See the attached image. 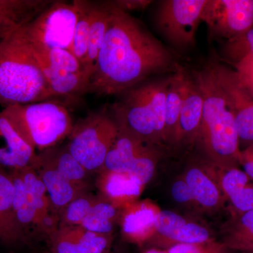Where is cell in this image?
I'll list each match as a JSON object with an SVG mask.
<instances>
[{"mask_svg":"<svg viewBox=\"0 0 253 253\" xmlns=\"http://www.w3.org/2000/svg\"><path fill=\"white\" fill-rule=\"evenodd\" d=\"M224 54L226 59L234 64L248 56H253V28L247 33L227 41Z\"/></svg>","mask_w":253,"mask_h":253,"instance_id":"32","label":"cell"},{"mask_svg":"<svg viewBox=\"0 0 253 253\" xmlns=\"http://www.w3.org/2000/svg\"><path fill=\"white\" fill-rule=\"evenodd\" d=\"M36 155L0 111V166L8 171L28 167Z\"/></svg>","mask_w":253,"mask_h":253,"instance_id":"18","label":"cell"},{"mask_svg":"<svg viewBox=\"0 0 253 253\" xmlns=\"http://www.w3.org/2000/svg\"><path fill=\"white\" fill-rule=\"evenodd\" d=\"M172 196L176 202L183 205L196 204L189 186L184 179H179L172 184Z\"/></svg>","mask_w":253,"mask_h":253,"instance_id":"35","label":"cell"},{"mask_svg":"<svg viewBox=\"0 0 253 253\" xmlns=\"http://www.w3.org/2000/svg\"><path fill=\"white\" fill-rule=\"evenodd\" d=\"M219 84L230 101L239 139L253 141V96L240 81L236 71L212 63Z\"/></svg>","mask_w":253,"mask_h":253,"instance_id":"14","label":"cell"},{"mask_svg":"<svg viewBox=\"0 0 253 253\" xmlns=\"http://www.w3.org/2000/svg\"><path fill=\"white\" fill-rule=\"evenodd\" d=\"M212 241L209 231L197 223L169 211H160L155 224V234L150 249H167L176 244H203Z\"/></svg>","mask_w":253,"mask_h":253,"instance_id":"13","label":"cell"},{"mask_svg":"<svg viewBox=\"0 0 253 253\" xmlns=\"http://www.w3.org/2000/svg\"><path fill=\"white\" fill-rule=\"evenodd\" d=\"M1 111L23 140L40 152L59 145L74 126L70 111L56 100L12 105Z\"/></svg>","mask_w":253,"mask_h":253,"instance_id":"5","label":"cell"},{"mask_svg":"<svg viewBox=\"0 0 253 253\" xmlns=\"http://www.w3.org/2000/svg\"><path fill=\"white\" fill-rule=\"evenodd\" d=\"M54 0H0V42L39 16Z\"/></svg>","mask_w":253,"mask_h":253,"instance_id":"20","label":"cell"},{"mask_svg":"<svg viewBox=\"0 0 253 253\" xmlns=\"http://www.w3.org/2000/svg\"><path fill=\"white\" fill-rule=\"evenodd\" d=\"M239 164L251 179H253V144L241 151Z\"/></svg>","mask_w":253,"mask_h":253,"instance_id":"37","label":"cell"},{"mask_svg":"<svg viewBox=\"0 0 253 253\" xmlns=\"http://www.w3.org/2000/svg\"><path fill=\"white\" fill-rule=\"evenodd\" d=\"M111 16V6L109 1H94L85 66L86 71L91 76H92L96 68L98 56L109 28Z\"/></svg>","mask_w":253,"mask_h":253,"instance_id":"26","label":"cell"},{"mask_svg":"<svg viewBox=\"0 0 253 253\" xmlns=\"http://www.w3.org/2000/svg\"><path fill=\"white\" fill-rule=\"evenodd\" d=\"M31 166L45 186L59 215L71 201L89 191L91 174L73 157L66 144L41 151Z\"/></svg>","mask_w":253,"mask_h":253,"instance_id":"6","label":"cell"},{"mask_svg":"<svg viewBox=\"0 0 253 253\" xmlns=\"http://www.w3.org/2000/svg\"><path fill=\"white\" fill-rule=\"evenodd\" d=\"M184 179L197 206L208 210H214L220 206L222 200L220 186L203 168L192 166L189 168Z\"/></svg>","mask_w":253,"mask_h":253,"instance_id":"25","label":"cell"},{"mask_svg":"<svg viewBox=\"0 0 253 253\" xmlns=\"http://www.w3.org/2000/svg\"><path fill=\"white\" fill-rule=\"evenodd\" d=\"M121 211L97 195V199L80 226L92 232L112 235L115 226L120 221Z\"/></svg>","mask_w":253,"mask_h":253,"instance_id":"27","label":"cell"},{"mask_svg":"<svg viewBox=\"0 0 253 253\" xmlns=\"http://www.w3.org/2000/svg\"><path fill=\"white\" fill-rule=\"evenodd\" d=\"M14 187L9 171L0 166V242L6 245L27 244L28 238L15 219Z\"/></svg>","mask_w":253,"mask_h":253,"instance_id":"21","label":"cell"},{"mask_svg":"<svg viewBox=\"0 0 253 253\" xmlns=\"http://www.w3.org/2000/svg\"><path fill=\"white\" fill-rule=\"evenodd\" d=\"M111 4L117 9L128 13L129 11H142L146 9L152 1L150 0H114Z\"/></svg>","mask_w":253,"mask_h":253,"instance_id":"36","label":"cell"},{"mask_svg":"<svg viewBox=\"0 0 253 253\" xmlns=\"http://www.w3.org/2000/svg\"><path fill=\"white\" fill-rule=\"evenodd\" d=\"M193 74L204 96L202 121L196 139L218 167L236 168L241 151L230 101L216 77L212 63Z\"/></svg>","mask_w":253,"mask_h":253,"instance_id":"2","label":"cell"},{"mask_svg":"<svg viewBox=\"0 0 253 253\" xmlns=\"http://www.w3.org/2000/svg\"><path fill=\"white\" fill-rule=\"evenodd\" d=\"M39 61L53 98L76 96L89 91L91 75L86 71L71 73L57 69Z\"/></svg>","mask_w":253,"mask_h":253,"instance_id":"22","label":"cell"},{"mask_svg":"<svg viewBox=\"0 0 253 253\" xmlns=\"http://www.w3.org/2000/svg\"><path fill=\"white\" fill-rule=\"evenodd\" d=\"M21 28L0 42V104L4 108L52 99L41 63Z\"/></svg>","mask_w":253,"mask_h":253,"instance_id":"3","label":"cell"},{"mask_svg":"<svg viewBox=\"0 0 253 253\" xmlns=\"http://www.w3.org/2000/svg\"><path fill=\"white\" fill-rule=\"evenodd\" d=\"M188 74L184 68L179 66L170 76L165 104V143L167 144H175Z\"/></svg>","mask_w":253,"mask_h":253,"instance_id":"23","label":"cell"},{"mask_svg":"<svg viewBox=\"0 0 253 253\" xmlns=\"http://www.w3.org/2000/svg\"><path fill=\"white\" fill-rule=\"evenodd\" d=\"M14 187L13 209L18 225L28 237L35 231L48 239L59 226L46 187L31 166L9 171Z\"/></svg>","mask_w":253,"mask_h":253,"instance_id":"7","label":"cell"},{"mask_svg":"<svg viewBox=\"0 0 253 253\" xmlns=\"http://www.w3.org/2000/svg\"><path fill=\"white\" fill-rule=\"evenodd\" d=\"M204 96L194 74H188L185 94L178 121L175 144L197 139L202 121Z\"/></svg>","mask_w":253,"mask_h":253,"instance_id":"19","label":"cell"},{"mask_svg":"<svg viewBox=\"0 0 253 253\" xmlns=\"http://www.w3.org/2000/svg\"><path fill=\"white\" fill-rule=\"evenodd\" d=\"M96 199L89 191L73 200L59 212V226L81 225Z\"/></svg>","mask_w":253,"mask_h":253,"instance_id":"31","label":"cell"},{"mask_svg":"<svg viewBox=\"0 0 253 253\" xmlns=\"http://www.w3.org/2000/svg\"><path fill=\"white\" fill-rule=\"evenodd\" d=\"M165 250L167 253H229V251L222 243L212 240L203 244H176Z\"/></svg>","mask_w":253,"mask_h":253,"instance_id":"33","label":"cell"},{"mask_svg":"<svg viewBox=\"0 0 253 253\" xmlns=\"http://www.w3.org/2000/svg\"><path fill=\"white\" fill-rule=\"evenodd\" d=\"M208 0H165L156 15V26L161 34L179 49L191 47L202 22Z\"/></svg>","mask_w":253,"mask_h":253,"instance_id":"11","label":"cell"},{"mask_svg":"<svg viewBox=\"0 0 253 253\" xmlns=\"http://www.w3.org/2000/svg\"><path fill=\"white\" fill-rule=\"evenodd\" d=\"M46 253H110L113 236L98 234L81 226H59L49 238Z\"/></svg>","mask_w":253,"mask_h":253,"instance_id":"15","label":"cell"},{"mask_svg":"<svg viewBox=\"0 0 253 253\" xmlns=\"http://www.w3.org/2000/svg\"><path fill=\"white\" fill-rule=\"evenodd\" d=\"M222 244L229 250L253 253V209L241 213Z\"/></svg>","mask_w":253,"mask_h":253,"instance_id":"29","label":"cell"},{"mask_svg":"<svg viewBox=\"0 0 253 253\" xmlns=\"http://www.w3.org/2000/svg\"><path fill=\"white\" fill-rule=\"evenodd\" d=\"M220 189L241 213L253 209V184L244 170L237 168L224 169Z\"/></svg>","mask_w":253,"mask_h":253,"instance_id":"24","label":"cell"},{"mask_svg":"<svg viewBox=\"0 0 253 253\" xmlns=\"http://www.w3.org/2000/svg\"><path fill=\"white\" fill-rule=\"evenodd\" d=\"M78 16V0H54L44 11L23 26V35L33 49L71 51Z\"/></svg>","mask_w":253,"mask_h":253,"instance_id":"9","label":"cell"},{"mask_svg":"<svg viewBox=\"0 0 253 253\" xmlns=\"http://www.w3.org/2000/svg\"><path fill=\"white\" fill-rule=\"evenodd\" d=\"M109 1L111 19L88 94L121 95L152 75L176 71L180 66L172 53L139 20Z\"/></svg>","mask_w":253,"mask_h":253,"instance_id":"1","label":"cell"},{"mask_svg":"<svg viewBox=\"0 0 253 253\" xmlns=\"http://www.w3.org/2000/svg\"><path fill=\"white\" fill-rule=\"evenodd\" d=\"M170 76L141 83L121 94L111 112L118 128L157 146L165 143V104Z\"/></svg>","mask_w":253,"mask_h":253,"instance_id":"4","label":"cell"},{"mask_svg":"<svg viewBox=\"0 0 253 253\" xmlns=\"http://www.w3.org/2000/svg\"><path fill=\"white\" fill-rule=\"evenodd\" d=\"M95 186L100 198L123 210L136 202L145 185L135 176L128 173L100 170Z\"/></svg>","mask_w":253,"mask_h":253,"instance_id":"16","label":"cell"},{"mask_svg":"<svg viewBox=\"0 0 253 253\" xmlns=\"http://www.w3.org/2000/svg\"><path fill=\"white\" fill-rule=\"evenodd\" d=\"M143 253H167L166 250L158 249H149Z\"/></svg>","mask_w":253,"mask_h":253,"instance_id":"38","label":"cell"},{"mask_svg":"<svg viewBox=\"0 0 253 253\" xmlns=\"http://www.w3.org/2000/svg\"><path fill=\"white\" fill-rule=\"evenodd\" d=\"M33 49L38 60L52 67L71 73H81L83 71L87 72L81 61L70 50H36L33 48Z\"/></svg>","mask_w":253,"mask_h":253,"instance_id":"30","label":"cell"},{"mask_svg":"<svg viewBox=\"0 0 253 253\" xmlns=\"http://www.w3.org/2000/svg\"><path fill=\"white\" fill-rule=\"evenodd\" d=\"M159 152L157 146L118 128V134L101 170L126 172L145 186L154 176Z\"/></svg>","mask_w":253,"mask_h":253,"instance_id":"10","label":"cell"},{"mask_svg":"<svg viewBox=\"0 0 253 253\" xmlns=\"http://www.w3.org/2000/svg\"><path fill=\"white\" fill-rule=\"evenodd\" d=\"M202 22L210 33L227 41L253 28V0H208Z\"/></svg>","mask_w":253,"mask_h":253,"instance_id":"12","label":"cell"},{"mask_svg":"<svg viewBox=\"0 0 253 253\" xmlns=\"http://www.w3.org/2000/svg\"><path fill=\"white\" fill-rule=\"evenodd\" d=\"M240 81L253 96V56H248L235 64Z\"/></svg>","mask_w":253,"mask_h":253,"instance_id":"34","label":"cell"},{"mask_svg":"<svg viewBox=\"0 0 253 253\" xmlns=\"http://www.w3.org/2000/svg\"><path fill=\"white\" fill-rule=\"evenodd\" d=\"M78 20L75 28L71 51L85 68L89 28L92 19L94 1L78 0Z\"/></svg>","mask_w":253,"mask_h":253,"instance_id":"28","label":"cell"},{"mask_svg":"<svg viewBox=\"0 0 253 253\" xmlns=\"http://www.w3.org/2000/svg\"><path fill=\"white\" fill-rule=\"evenodd\" d=\"M118 134L111 110L91 111L74 123L68 136L71 155L88 172H99Z\"/></svg>","mask_w":253,"mask_h":253,"instance_id":"8","label":"cell"},{"mask_svg":"<svg viewBox=\"0 0 253 253\" xmlns=\"http://www.w3.org/2000/svg\"><path fill=\"white\" fill-rule=\"evenodd\" d=\"M116 253L113 252V251H111V253Z\"/></svg>","mask_w":253,"mask_h":253,"instance_id":"40","label":"cell"},{"mask_svg":"<svg viewBox=\"0 0 253 253\" xmlns=\"http://www.w3.org/2000/svg\"><path fill=\"white\" fill-rule=\"evenodd\" d=\"M159 210L149 201L134 202L121 211L120 224L125 240L139 246H147L154 237Z\"/></svg>","mask_w":253,"mask_h":253,"instance_id":"17","label":"cell"},{"mask_svg":"<svg viewBox=\"0 0 253 253\" xmlns=\"http://www.w3.org/2000/svg\"><path fill=\"white\" fill-rule=\"evenodd\" d=\"M241 253H253L251 252H241Z\"/></svg>","mask_w":253,"mask_h":253,"instance_id":"39","label":"cell"}]
</instances>
